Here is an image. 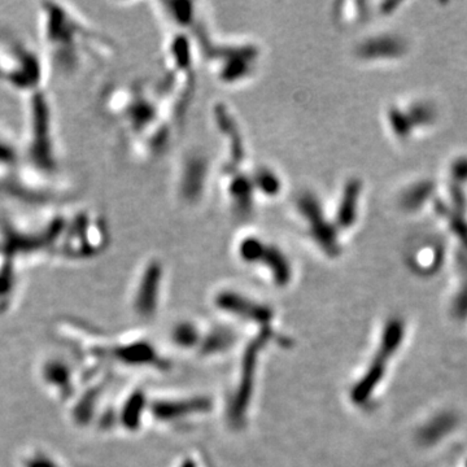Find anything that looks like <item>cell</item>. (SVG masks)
Wrapping results in <instances>:
<instances>
[{"label": "cell", "instance_id": "7", "mask_svg": "<svg viewBox=\"0 0 467 467\" xmlns=\"http://www.w3.org/2000/svg\"><path fill=\"white\" fill-rule=\"evenodd\" d=\"M411 42L399 33L373 35L357 47V55L364 61L399 63L411 54Z\"/></svg>", "mask_w": 467, "mask_h": 467}, {"label": "cell", "instance_id": "2", "mask_svg": "<svg viewBox=\"0 0 467 467\" xmlns=\"http://www.w3.org/2000/svg\"><path fill=\"white\" fill-rule=\"evenodd\" d=\"M51 100L45 89L26 95V135L23 155L28 168L54 177L58 168L56 127Z\"/></svg>", "mask_w": 467, "mask_h": 467}, {"label": "cell", "instance_id": "5", "mask_svg": "<svg viewBox=\"0 0 467 467\" xmlns=\"http://www.w3.org/2000/svg\"><path fill=\"white\" fill-rule=\"evenodd\" d=\"M448 259V246L444 237L439 234H421L411 240L405 251L408 268L420 276L437 274Z\"/></svg>", "mask_w": 467, "mask_h": 467}, {"label": "cell", "instance_id": "3", "mask_svg": "<svg viewBox=\"0 0 467 467\" xmlns=\"http://www.w3.org/2000/svg\"><path fill=\"white\" fill-rule=\"evenodd\" d=\"M47 69L41 51L0 29V83L23 95L42 90Z\"/></svg>", "mask_w": 467, "mask_h": 467}, {"label": "cell", "instance_id": "9", "mask_svg": "<svg viewBox=\"0 0 467 467\" xmlns=\"http://www.w3.org/2000/svg\"><path fill=\"white\" fill-rule=\"evenodd\" d=\"M159 265H152L147 269V273L142 276V283L139 285L137 300L138 305L143 309L151 308L155 305V297L158 300L160 283Z\"/></svg>", "mask_w": 467, "mask_h": 467}, {"label": "cell", "instance_id": "1", "mask_svg": "<svg viewBox=\"0 0 467 467\" xmlns=\"http://www.w3.org/2000/svg\"><path fill=\"white\" fill-rule=\"evenodd\" d=\"M38 23L41 54L48 72L70 76L83 67L87 57L103 55V38L68 4H41Z\"/></svg>", "mask_w": 467, "mask_h": 467}, {"label": "cell", "instance_id": "6", "mask_svg": "<svg viewBox=\"0 0 467 467\" xmlns=\"http://www.w3.org/2000/svg\"><path fill=\"white\" fill-rule=\"evenodd\" d=\"M440 183L433 177L418 175L404 183L400 188L396 204L404 215L420 216L431 210L437 200Z\"/></svg>", "mask_w": 467, "mask_h": 467}, {"label": "cell", "instance_id": "4", "mask_svg": "<svg viewBox=\"0 0 467 467\" xmlns=\"http://www.w3.org/2000/svg\"><path fill=\"white\" fill-rule=\"evenodd\" d=\"M439 104L426 95H414L386 108L384 122L389 135L400 144H411L430 135L440 124Z\"/></svg>", "mask_w": 467, "mask_h": 467}, {"label": "cell", "instance_id": "10", "mask_svg": "<svg viewBox=\"0 0 467 467\" xmlns=\"http://www.w3.org/2000/svg\"><path fill=\"white\" fill-rule=\"evenodd\" d=\"M446 184H450L458 190L467 193V153H457L448 160L445 166Z\"/></svg>", "mask_w": 467, "mask_h": 467}, {"label": "cell", "instance_id": "8", "mask_svg": "<svg viewBox=\"0 0 467 467\" xmlns=\"http://www.w3.org/2000/svg\"><path fill=\"white\" fill-rule=\"evenodd\" d=\"M362 194V183L360 180H352L345 184L342 202L338 210V221L345 228L356 224L360 212V197Z\"/></svg>", "mask_w": 467, "mask_h": 467}]
</instances>
